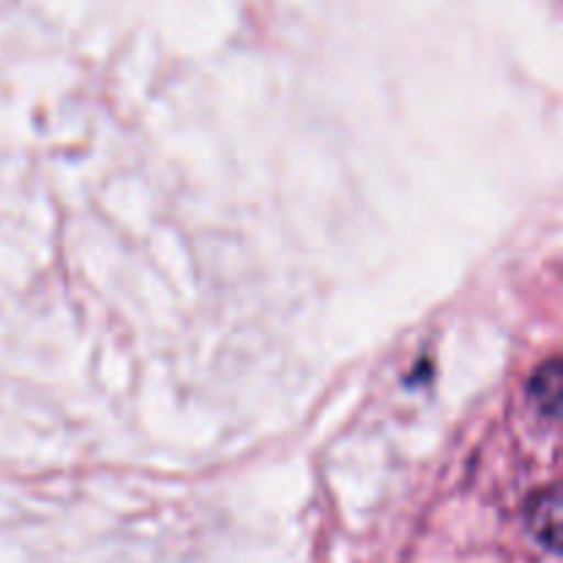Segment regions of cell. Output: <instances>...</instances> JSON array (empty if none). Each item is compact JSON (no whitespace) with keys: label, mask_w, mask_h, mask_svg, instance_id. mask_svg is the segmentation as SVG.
<instances>
[{"label":"cell","mask_w":563,"mask_h":563,"mask_svg":"<svg viewBox=\"0 0 563 563\" xmlns=\"http://www.w3.org/2000/svg\"><path fill=\"white\" fill-rule=\"evenodd\" d=\"M531 399L537 405L539 412L544 416L555 418L559 416V407H561V368L559 363H548L537 372L531 383Z\"/></svg>","instance_id":"obj_2"},{"label":"cell","mask_w":563,"mask_h":563,"mask_svg":"<svg viewBox=\"0 0 563 563\" xmlns=\"http://www.w3.org/2000/svg\"><path fill=\"white\" fill-rule=\"evenodd\" d=\"M528 526H531L533 537L550 550H559L561 539V500L559 493H548L542 498L533 500L531 511H528Z\"/></svg>","instance_id":"obj_1"}]
</instances>
